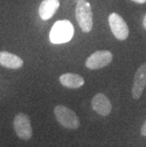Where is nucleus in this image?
Masks as SVG:
<instances>
[{"instance_id":"1","label":"nucleus","mask_w":146,"mask_h":147,"mask_svg":"<svg viewBox=\"0 0 146 147\" xmlns=\"http://www.w3.org/2000/svg\"><path fill=\"white\" fill-rule=\"evenodd\" d=\"M74 35V27L68 20L57 21L51 28L49 39L53 44L69 42Z\"/></svg>"},{"instance_id":"6","label":"nucleus","mask_w":146,"mask_h":147,"mask_svg":"<svg viewBox=\"0 0 146 147\" xmlns=\"http://www.w3.org/2000/svg\"><path fill=\"white\" fill-rule=\"evenodd\" d=\"M13 126L16 135L22 140H30L32 137V127L30 118L24 113H19L15 116Z\"/></svg>"},{"instance_id":"11","label":"nucleus","mask_w":146,"mask_h":147,"mask_svg":"<svg viewBox=\"0 0 146 147\" xmlns=\"http://www.w3.org/2000/svg\"><path fill=\"white\" fill-rule=\"evenodd\" d=\"M60 83L64 86L68 87V88H79L85 84V80L82 76L74 73H65L61 75Z\"/></svg>"},{"instance_id":"2","label":"nucleus","mask_w":146,"mask_h":147,"mask_svg":"<svg viewBox=\"0 0 146 147\" xmlns=\"http://www.w3.org/2000/svg\"><path fill=\"white\" fill-rule=\"evenodd\" d=\"M76 19L83 32H89L93 28L92 9L86 0H78L76 4Z\"/></svg>"},{"instance_id":"14","label":"nucleus","mask_w":146,"mask_h":147,"mask_svg":"<svg viewBox=\"0 0 146 147\" xmlns=\"http://www.w3.org/2000/svg\"><path fill=\"white\" fill-rule=\"evenodd\" d=\"M143 27H144V29L146 30V14L144 15V18H143Z\"/></svg>"},{"instance_id":"9","label":"nucleus","mask_w":146,"mask_h":147,"mask_svg":"<svg viewBox=\"0 0 146 147\" xmlns=\"http://www.w3.org/2000/svg\"><path fill=\"white\" fill-rule=\"evenodd\" d=\"M60 2L59 0H43L39 6V15L43 20H48L57 11Z\"/></svg>"},{"instance_id":"7","label":"nucleus","mask_w":146,"mask_h":147,"mask_svg":"<svg viewBox=\"0 0 146 147\" xmlns=\"http://www.w3.org/2000/svg\"><path fill=\"white\" fill-rule=\"evenodd\" d=\"M146 87V63H143L137 69L132 86L133 98L138 100L141 97Z\"/></svg>"},{"instance_id":"3","label":"nucleus","mask_w":146,"mask_h":147,"mask_svg":"<svg viewBox=\"0 0 146 147\" xmlns=\"http://www.w3.org/2000/svg\"><path fill=\"white\" fill-rule=\"evenodd\" d=\"M55 118L62 126L67 129H77L80 126V119L70 108L65 105H57L54 108Z\"/></svg>"},{"instance_id":"12","label":"nucleus","mask_w":146,"mask_h":147,"mask_svg":"<svg viewBox=\"0 0 146 147\" xmlns=\"http://www.w3.org/2000/svg\"><path fill=\"white\" fill-rule=\"evenodd\" d=\"M141 134L143 137H146V120H145V121L143 123V124H142V126L141 128Z\"/></svg>"},{"instance_id":"4","label":"nucleus","mask_w":146,"mask_h":147,"mask_svg":"<svg viewBox=\"0 0 146 147\" xmlns=\"http://www.w3.org/2000/svg\"><path fill=\"white\" fill-rule=\"evenodd\" d=\"M108 22H109L111 32L118 40L123 41L128 37L129 28L127 26L126 22L120 14L116 13V12L111 13L108 17Z\"/></svg>"},{"instance_id":"8","label":"nucleus","mask_w":146,"mask_h":147,"mask_svg":"<svg viewBox=\"0 0 146 147\" xmlns=\"http://www.w3.org/2000/svg\"><path fill=\"white\" fill-rule=\"evenodd\" d=\"M91 105L93 110L101 116H108L112 111V105L110 100L102 93H98L93 97Z\"/></svg>"},{"instance_id":"13","label":"nucleus","mask_w":146,"mask_h":147,"mask_svg":"<svg viewBox=\"0 0 146 147\" xmlns=\"http://www.w3.org/2000/svg\"><path fill=\"white\" fill-rule=\"evenodd\" d=\"M131 1L138 3V4H144V3H146V0H131Z\"/></svg>"},{"instance_id":"10","label":"nucleus","mask_w":146,"mask_h":147,"mask_svg":"<svg viewBox=\"0 0 146 147\" xmlns=\"http://www.w3.org/2000/svg\"><path fill=\"white\" fill-rule=\"evenodd\" d=\"M0 65L11 69H18L23 67L24 62L19 56L8 51H0Z\"/></svg>"},{"instance_id":"5","label":"nucleus","mask_w":146,"mask_h":147,"mask_svg":"<svg viewBox=\"0 0 146 147\" xmlns=\"http://www.w3.org/2000/svg\"><path fill=\"white\" fill-rule=\"evenodd\" d=\"M113 55L109 51H98L92 53L85 61V67L88 69H100L112 62Z\"/></svg>"}]
</instances>
